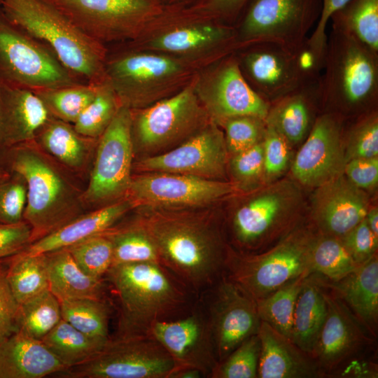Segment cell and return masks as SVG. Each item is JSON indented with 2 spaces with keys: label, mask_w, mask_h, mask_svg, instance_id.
<instances>
[{
  "label": "cell",
  "mask_w": 378,
  "mask_h": 378,
  "mask_svg": "<svg viewBox=\"0 0 378 378\" xmlns=\"http://www.w3.org/2000/svg\"><path fill=\"white\" fill-rule=\"evenodd\" d=\"M0 166L20 174L26 181L23 220L31 227V243L89 211L77 177L34 139L0 151Z\"/></svg>",
  "instance_id": "cell-1"
},
{
  "label": "cell",
  "mask_w": 378,
  "mask_h": 378,
  "mask_svg": "<svg viewBox=\"0 0 378 378\" xmlns=\"http://www.w3.org/2000/svg\"><path fill=\"white\" fill-rule=\"evenodd\" d=\"M321 10L322 0H250L234 25L237 49L258 42L298 46Z\"/></svg>",
  "instance_id": "cell-12"
},
{
  "label": "cell",
  "mask_w": 378,
  "mask_h": 378,
  "mask_svg": "<svg viewBox=\"0 0 378 378\" xmlns=\"http://www.w3.org/2000/svg\"><path fill=\"white\" fill-rule=\"evenodd\" d=\"M104 233L113 245L112 266L144 262L160 264L156 246L139 219L122 226L114 225Z\"/></svg>",
  "instance_id": "cell-36"
},
{
  "label": "cell",
  "mask_w": 378,
  "mask_h": 378,
  "mask_svg": "<svg viewBox=\"0 0 378 378\" xmlns=\"http://www.w3.org/2000/svg\"><path fill=\"white\" fill-rule=\"evenodd\" d=\"M260 354V340L253 335L219 363L210 375L213 378H256Z\"/></svg>",
  "instance_id": "cell-45"
},
{
  "label": "cell",
  "mask_w": 378,
  "mask_h": 378,
  "mask_svg": "<svg viewBox=\"0 0 378 378\" xmlns=\"http://www.w3.org/2000/svg\"><path fill=\"white\" fill-rule=\"evenodd\" d=\"M197 298V304H194L187 314L156 322L150 333L172 358L174 371L196 369L210 377L218 360L206 312Z\"/></svg>",
  "instance_id": "cell-20"
},
{
  "label": "cell",
  "mask_w": 378,
  "mask_h": 378,
  "mask_svg": "<svg viewBox=\"0 0 378 378\" xmlns=\"http://www.w3.org/2000/svg\"><path fill=\"white\" fill-rule=\"evenodd\" d=\"M134 209L127 197L88 211L54 232L29 244L20 252L23 255L46 253L66 248L109 230Z\"/></svg>",
  "instance_id": "cell-25"
},
{
  "label": "cell",
  "mask_w": 378,
  "mask_h": 378,
  "mask_svg": "<svg viewBox=\"0 0 378 378\" xmlns=\"http://www.w3.org/2000/svg\"><path fill=\"white\" fill-rule=\"evenodd\" d=\"M310 254L313 273L321 274L332 282L343 279L360 266L340 237L329 235L316 237Z\"/></svg>",
  "instance_id": "cell-41"
},
{
  "label": "cell",
  "mask_w": 378,
  "mask_h": 378,
  "mask_svg": "<svg viewBox=\"0 0 378 378\" xmlns=\"http://www.w3.org/2000/svg\"><path fill=\"white\" fill-rule=\"evenodd\" d=\"M157 211L139 220L160 264L198 298L225 274L227 255L220 234L205 218Z\"/></svg>",
  "instance_id": "cell-2"
},
{
  "label": "cell",
  "mask_w": 378,
  "mask_h": 378,
  "mask_svg": "<svg viewBox=\"0 0 378 378\" xmlns=\"http://www.w3.org/2000/svg\"><path fill=\"white\" fill-rule=\"evenodd\" d=\"M250 0H199L189 6L221 23L234 26Z\"/></svg>",
  "instance_id": "cell-51"
},
{
  "label": "cell",
  "mask_w": 378,
  "mask_h": 378,
  "mask_svg": "<svg viewBox=\"0 0 378 378\" xmlns=\"http://www.w3.org/2000/svg\"><path fill=\"white\" fill-rule=\"evenodd\" d=\"M111 85L105 79L98 84L94 99L73 124L80 134L98 139L108 127L120 106Z\"/></svg>",
  "instance_id": "cell-43"
},
{
  "label": "cell",
  "mask_w": 378,
  "mask_h": 378,
  "mask_svg": "<svg viewBox=\"0 0 378 378\" xmlns=\"http://www.w3.org/2000/svg\"><path fill=\"white\" fill-rule=\"evenodd\" d=\"M3 260L6 266L8 283L18 304L49 289L45 253H15Z\"/></svg>",
  "instance_id": "cell-35"
},
{
  "label": "cell",
  "mask_w": 378,
  "mask_h": 378,
  "mask_svg": "<svg viewBox=\"0 0 378 378\" xmlns=\"http://www.w3.org/2000/svg\"><path fill=\"white\" fill-rule=\"evenodd\" d=\"M218 126L225 130L227 150L234 155L258 143L264 135L266 123L257 117L241 115L228 118Z\"/></svg>",
  "instance_id": "cell-46"
},
{
  "label": "cell",
  "mask_w": 378,
  "mask_h": 378,
  "mask_svg": "<svg viewBox=\"0 0 378 378\" xmlns=\"http://www.w3.org/2000/svg\"><path fill=\"white\" fill-rule=\"evenodd\" d=\"M316 102H321L319 81L303 85L270 104L265 123L287 141L298 143L308 135L320 115H314Z\"/></svg>",
  "instance_id": "cell-29"
},
{
  "label": "cell",
  "mask_w": 378,
  "mask_h": 378,
  "mask_svg": "<svg viewBox=\"0 0 378 378\" xmlns=\"http://www.w3.org/2000/svg\"><path fill=\"white\" fill-rule=\"evenodd\" d=\"M319 90L321 102L333 108L332 115L341 118L342 112L370 113L365 108L374 106L378 97V53L332 27Z\"/></svg>",
  "instance_id": "cell-7"
},
{
  "label": "cell",
  "mask_w": 378,
  "mask_h": 378,
  "mask_svg": "<svg viewBox=\"0 0 378 378\" xmlns=\"http://www.w3.org/2000/svg\"><path fill=\"white\" fill-rule=\"evenodd\" d=\"M327 312L325 290L312 274L298 294L293 319L291 340L312 356Z\"/></svg>",
  "instance_id": "cell-33"
},
{
  "label": "cell",
  "mask_w": 378,
  "mask_h": 378,
  "mask_svg": "<svg viewBox=\"0 0 378 378\" xmlns=\"http://www.w3.org/2000/svg\"><path fill=\"white\" fill-rule=\"evenodd\" d=\"M323 284L333 290L354 316L374 332L378 319V260L377 254L356 270L335 282Z\"/></svg>",
  "instance_id": "cell-30"
},
{
  "label": "cell",
  "mask_w": 378,
  "mask_h": 378,
  "mask_svg": "<svg viewBox=\"0 0 378 378\" xmlns=\"http://www.w3.org/2000/svg\"><path fill=\"white\" fill-rule=\"evenodd\" d=\"M59 302L63 320L90 336L110 338V307L104 299L82 298Z\"/></svg>",
  "instance_id": "cell-42"
},
{
  "label": "cell",
  "mask_w": 378,
  "mask_h": 378,
  "mask_svg": "<svg viewBox=\"0 0 378 378\" xmlns=\"http://www.w3.org/2000/svg\"><path fill=\"white\" fill-rule=\"evenodd\" d=\"M84 34L109 46L134 41L162 9L159 0H47Z\"/></svg>",
  "instance_id": "cell-10"
},
{
  "label": "cell",
  "mask_w": 378,
  "mask_h": 378,
  "mask_svg": "<svg viewBox=\"0 0 378 378\" xmlns=\"http://www.w3.org/2000/svg\"><path fill=\"white\" fill-rule=\"evenodd\" d=\"M109 339L87 335L62 319L41 340L68 370L92 358Z\"/></svg>",
  "instance_id": "cell-34"
},
{
  "label": "cell",
  "mask_w": 378,
  "mask_h": 378,
  "mask_svg": "<svg viewBox=\"0 0 378 378\" xmlns=\"http://www.w3.org/2000/svg\"><path fill=\"white\" fill-rule=\"evenodd\" d=\"M1 0H0V15H1Z\"/></svg>",
  "instance_id": "cell-61"
},
{
  "label": "cell",
  "mask_w": 378,
  "mask_h": 378,
  "mask_svg": "<svg viewBox=\"0 0 378 378\" xmlns=\"http://www.w3.org/2000/svg\"><path fill=\"white\" fill-rule=\"evenodd\" d=\"M62 319L60 302L48 289L19 304L16 323L18 330L41 340Z\"/></svg>",
  "instance_id": "cell-40"
},
{
  "label": "cell",
  "mask_w": 378,
  "mask_h": 378,
  "mask_svg": "<svg viewBox=\"0 0 378 378\" xmlns=\"http://www.w3.org/2000/svg\"><path fill=\"white\" fill-rule=\"evenodd\" d=\"M50 118L33 91L0 85V151L34 139Z\"/></svg>",
  "instance_id": "cell-23"
},
{
  "label": "cell",
  "mask_w": 378,
  "mask_h": 378,
  "mask_svg": "<svg viewBox=\"0 0 378 378\" xmlns=\"http://www.w3.org/2000/svg\"><path fill=\"white\" fill-rule=\"evenodd\" d=\"M342 119L322 113L296 155L292 172L302 184L321 186L339 176L344 164Z\"/></svg>",
  "instance_id": "cell-21"
},
{
  "label": "cell",
  "mask_w": 378,
  "mask_h": 378,
  "mask_svg": "<svg viewBox=\"0 0 378 378\" xmlns=\"http://www.w3.org/2000/svg\"><path fill=\"white\" fill-rule=\"evenodd\" d=\"M66 370L41 340L20 330L0 343V378H43Z\"/></svg>",
  "instance_id": "cell-28"
},
{
  "label": "cell",
  "mask_w": 378,
  "mask_h": 378,
  "mask_svg": "<svg viewBox=\"0 0 378 378\" xmlns=\"http://www.w3.org/2000/svg\"><path fill=\"white\" fill-rule=\"evenodd\" d=\"M31 229L24 220L12 224L0 223V260L14 255L31 243Z\"/></svg>",
  "instance_id": "cell-54"
},
{
  "label": "cell",
  "mask_w": 378,
  "mask_h": 378,
  "mask_svg": "<svg viewBox=\"0 0 378 378\" xmlns=\"http://www.w3.org/2000/svg\"><path fill=\"white\" fill-rule=\"evenodd\" d=\"M227 148L224 134L210 122L176 147L160 154L140 158L133 163L136 173L167 172L221 181Z\"/></svg>",
  "instance_id": "cell-19"
},
{
  "label": "cell",
  "mask_w": 378,
  "mask_h": 378,
  "mask_svg": "<svg viewBox=\"0 0 378 378\" xmlns=\"http://www.w3.org/2000/svg\"><path fill=\"white\" fill-rule=\"evenodd\" d=\"M169 354L150 334L115 336L92 358L59 373L69 378H169Z\"/></svg>",
  "instance_id": "cell-15"
},
{
  "label": "cell",
  "mask_w": 378,
  "mask_h": 378,
  "mask_svg": "<svg viewBox=\"0 0 378 378\" xmlns=\"http://www.w3.org/2000/svg\"><path fill=\"white\" fill-rule=\"evenodd\" d=\"M321 187L316 220L328 235L342 238L365 218L367 199L358 187L340 176Z\"/></svg>",
  "instance_id": "cell-24"
},
{
  "label": "cell",
  "mask_w": 378,
  "mask_h": 378,
  "mask_svg": "<svg viewBox=\"0 0 378 378\" xmlns=\"http://www.w3.org/2000/svg\"><path fill=\"white\" fill-rule=\"evenodd\" d=\"M264 155L262 142L234 154L231 160L232 170L241 181L257 178L263 169Z\"/></svg>",
  "instance_id": "cell-53"
},
{
  "label": "cell",
  "mask_w": 378,
  "mask_h": 378,
  "mask_svg": "<svg viewBox=\"0 0 378 378\" xmlns=\"http://www.w3.org/2000/svg\"><path fill=\"white\" fill-rule=\"evenodd\" d=\"M45 254L49 290L59 302L82 298L104 299L103 279L86 274L66 248Z\"/></svg>",
  "instance_id": "cell-31"
},
{
  "label": "cell",
  "mask_w": 378,
  "mask_h": 378,
  "mask_svg": "<svg viewBox=\"0 0 378 378\" xmlns=\"http://www.w3.org/2000/svg\"><path fill=\"white\" fill-rule=\"evenodd\" d=\"M309 275H301L265 298L255 300L260 321L290 340L297 298L304 280Z\"/></svg>",
  "instance_id": "cell-38"
},
{
  "label": "cell",
  "mask_w": 378,
  "mask_h": 378,
  "mask_svg": "<svg viewBox=\"0 0 378 378\" xmlns=\"http://www.w3.org/2000/svg\"><path fill=\"white\" fill-rule=\"evenodd\" d=\"M19 304L6 279V266L0 260V343L18 330L17 314Z\"/></svg>",
  "instance_id": "cell-52"
},
{
  "label": "cell",
  "mask_w": 378,
  "mask_h": 378,
  "mask_svg": "<svg viewBox=\"0 0 378 378\" xmlns=\"http://www.w3.org/2000/svg\"><path fill=\"white\" fill-rule=\"evenodd\" d=\"M204 377V374L198 370L186 368L175 370L169 378H200Z\"/></svg>",
  "instance_id": "cell-57"
},
{
  "label": "cell",
  "mask_w": 378,
  "mask_h": 378,
  "mask_svg": "<svg viewBox=\"0 0 378 378\" xmlns=\"http://www.w3.org/2000/svg\"><path fill=\"white\" fill-rule=\"evenodd\" d=\"M259 378H309L319 375L314 358L301 350L290 338L268 323L260 321Z\"/></svg>",
  "instance_id": "cell-27"
},
{
  "label": "cell",
  "mask_w": 378,
  "mask_h": 378,
  "mask_svg": "<svg viewBox=\"0 0 378 378\" xmlns=\"http://www.w3.org/2000/svg\"><path fill=\"white\" fill-rule=\"evenodd\" d=\"M235 191L222 181L167 172L132 175L126 197L134 208L158 210L193 209L207 206Z\"/></svg>",
  "instance_id": "cell-17"
},
{
  "label": "cell",
  "mask_w": 378,
  "mask_h": 378,
  "mask_svg": "<svg viewBox=\"0 0 378 378\" xmlns=\"http://www.w3.org/2000/svg\"><path fill=\"white\" fill-rule=\"evenodd\" d=\"M342 30L378 53V0H349L330 18Z\"/></svg>",
  "instance_id": "cell-37"
},
{
  "label": "cell",
  "mask_w": 378,
  "mask_h": 378,
  "mask_svg": "<svg viewBox=\"0 0 378 378\" xmlns=\"http://www.w3.org/2000/svg\"><path fill=\"white\" fill-rule=\"evenodd\" d=\"M97 87L98 84L80 83L33 92L41 99L50 116L74 124L94 99Z\"/></svg>",
  "instance_id": "cell-39"
},
{
  "label": "cell",
  "mask_w": 378,
  "mask_h": 378,
  "mask_svg": "<svg viewBox=\"0 0 378 378\" xmlns=\"http://www.w3.org/2000/svg\"><path fill=\"white\" fill-rule=\"evenodd\" d=\"M341 239L358 265H363L376 254L378 237L370 230L365 218Z\"/></svg>",
  "instance_id": "cell-49"
},
{
  "label": "cell",
  "mask_w": 378,
  "mask_h": 378,
  "mask_svg": "<svg viewBox=\"0 0 378 378\" xmlns=\"http://www.w3.org/2000/svg\"><path fill=\"white\" fill-rule=\"evenodd\" d=\"M315 238L297 232L266 253L227 255L225 274L255 300L265 298L301 275L314 274L310 253Z\"/></svg>",
  "instance_id": "cell-11"
},
{
  "label": "cell",
  "mask_w": 378,
  "mask_h": 378,
  "mask_svg": "<svg viewBox=\"0 0 378 378\" xmlns=\"http://www.w3.org/2000/svg\"><path fill=\"white\" fill-rule=\"evenodd\" d=\"M325 295L326 316L312 357L320 370H330L352 355L365 337L346 304L335 293Z\"/></svg>",
  "instance_id": "cell-22"
},
{
  "label": "cell",
  "mask_w": 378,
  "mask_h": 378,
  "mask_svg": "<svg viewBox=\"0 0 378 378\" xmlns=\"http://www.w3.org/2000/svg\"><path fill=\"white\" fill-rule=\"evenodd\" d=\"M27 188L24 178L16 172L0 180V223L12 224L23 220Z\"/></svg>",
  "instance_id": "cell-47"
},
{
  "label": "cell",
  "mask_w": 378,
  "mask_h": 378,
  "mask_svg": "<svg viewBox=\"0 0 378 378\" xmlns=\"http://www.w3.org/2000/svg\"><path fill=\"white\" fill-rule=\"evenodd\" d=\"M282 211V200L274 193L258 196L235 212L232 230L243 246H258L277 230Z\"/></svg>",
  "instance_id": "cell-32"
},
{
  "label": "cell",
  "mask_w": 378,
  "mask_h": 378,
  "mask_svg": "<svg viewBox=\"0 0 378 378\" xmlns=\"http://www.w3.org/2000/svg\"><path fill=\"white\" fill-rule=\"evenodd\" d=\"M126 43L181 58L200 71L237 49L234 26L179 4L164 5L139 37Z\"/></svg>",
  "instance_id": "cell-6"
},
{
  "label": "cell",
  "mask_w": 378,
  "mask_h": 378,
  "mask_svg": "<svg viewBox=\"0 0 378 378\" xmlns=\"http://www.w3.org/2000/svg\"><path fill=\"white\" fill-rule=\"evenodd\" d=\"M349 158L378 155V117L375 111L363 115L349 132Z\"/></svg>",
  "instance_id": "cell-48"
},
{
  "label": "cell",
  "mask_w": 378,
  "mask_h": 378,
  "mask_svg": "<svg viewBox=\"0 0 378 378\" xmlns=\"http://www.w3.org/2000/svg\"><path fill=\"white\" fill-rule=\"evenodd\" d=\"M344 170L349 181L358 188H369L377 183V157L350 159Z\"/></svg>",
  "instance_id": "cell-55"
},
{
  "label": "cell",
  "mask_w": 378,
  "mask_h": 378,
  "mask_svg": "<svg viewBox=\"0 0 378 378\" xmlns=\"http://www.w3.org/2000/svg\"><path fill=\"white\" fill-rule=\"evenodd\" d=\"M132 111L123 106L98 138L83 200L89 210L123 199L127 193L134 163Z\"/></svg>",
  "instance_id": "cell-13"
},
{
  "label": "cell",
  "mask_w": 378,
  "mask_h": 378,
  "mask_svg": "<svg viewBox=\"0 0 378 378\" xmlns=\"http://www.w3.org/2000/svg\"><path fill=\"white\" fill-rule=\"evenodd\" d=\"M164 5L179 4L190 6L199 0H159Z\"/></svg>",
  "instance_id": "cell-59"
},
{
  "label": "cell",
  "mask_w": 378,
  "mask_h": 378,
  "mask_svg": "<svg viewBox=\"0 0 378 378\" xmlns=\"http://www.w3.org/2000/svg\"><path fill=\"white\" fill-rule=\"evenodd\" d=\"M201 300L209 321L218 364L241 342L258 332L256 300L225 274Z\"/></svg>",
  "instance_id": "cell-18"
},
{
  "label": "cell",
  "mask_w": 378,
  "mask_h": 378,
  "mask_svg": "<svg viewBox=\"0 0 378 378\" xmlns=\"http://www.w3.org/2000/svg\"><path fill=\"white\" fill-rule=\"evenodd\" d=\"M9 174V172L5 170L0 166V180L6 177Z\"/></svg>",
  "instance_id": "cell-60"
},
{
  "label": "cell",
  "mask_w": 378,
  "mask_h": 378,
  "mask_svg": "<svg viewBox=\"0 0 378 378\" xmlns=\"http://www.w3.org/2000/svg\"><path fill=\"white\" fill-rule=\"evenodd\" d=\"M263 138V169L268 175L278 174L288 164L287 141L275 128L267 124Z\"/></svg>",
  "instance_id": "cell-50"
},
{
  "label": "cell",
  "mask_w": 378,
  "mask_h": 378,
  "mask_svg": "<svg viewBox=\"0 0 378 378\" xmlns=\"http://www.w3.org/2000/svg\"><path fill=\"white\" fill-rule=\"evenodd\" d=\"M366 222L373 234L378 237V211L377 208L368 210L365 216Z\"/></svg>",
  "instance_id": "cell-58"
},
{
  "label": "cell",
  "mask_w": 378,
  "mask_h": 378,
  "mask_svg": "<svg viewBox=\"0 0 378 378\" xmlns=\"http://www.w3.org/2000/svg\"><path fill=\"white\" fill-rule=\"evenodd\" d=\"M306 39L293 47L258 42L234 51L246 80L268 104L319 81V61Z\"/></svg>",
  "instance_id": "cell-8"
},
{
  "label": "cell",
  "mask_w": 378,
  "mask_h": 378,
  "mask_svg": "<svg viewBox=\"0 0 378 378\" xmlns=\"http://www.w3.org/2000/svg\"><path fill=\"white\" fill-rule=\"evenodd\" d=\"M349 0H322V10L314 31L309 36L310 44L321 52H326L328 35L326 27L333 13L341 8Z\"/></svg>",
  "instance_id": "cell-56"
},
{
  "label": "cell",
  "mask_w": 378,
  "mask_h": 378,
  "mask_svg": "<svg viewBox=\"0 0 378 378\" xmlns=\"http://www.w3.org/2000/svg\"><path fill=\"white\" fill-rule=\"evenodd\" d=\"M34 140L77 178H88L98 139L83 136L75 130L73 124L50 116Z\"/></svg>",
  "instance_id": "cell-26"
},
{
  "label": "cell",
  "mask_w": 378,
  "mask_h": 378,
  "mask_svg": "<svg viewBox=\"0 0 378 378\" xmlns=\"http://www.w3.org/2000/svg\"><path fill=\"white\" fill-rule=\"evenodd\" d=\"M84 83L0 15V85L35 91Z\"/></svg>",
  "instance_id": "cell-14"
},
{
  "label": "cell",
  "mask_w": 378,
  "mask_h": 378,
  "mask_svg": "<svg viewBox=\"0 0 378 378\" xmlns=\"http://www.w3.org/2000/svg\"><path fill=\"white\" fill-rule=\"evenodd\" d=\"M131 111L134 154L141 158L176 147L211 122L195 93L193 79L174 95Z\"/></svg>",
  "instance_id": "cell-9"
},
{
  "label": "cell",
  "mask_w": 378,
  "mask_h": 378,
  "mask_svg": "<svg viewBox=\"0 0 378 378\" xmlns=\"http://www.w3.org/2000/svg\"><path fill=\"white\" fill-rule=\"evenodd\" d=\"M64 248L86 274L93 277L103 279L112 266L113 245L104 232Z\"/></svg>",
  "instance_id": "cell-44"
},
{
  "label": "cell",
  "mask_w": 378,
  "mask_h": 378,
  "mask_svg": "<svg viewBox=\"0 0 378 378\" xmlns=\"http://www.w3.org/2000/svg\"><path fill=\"white\" fill-rule=\"evenodd\" d=\"M105 276L118 302L115 336L148 334L156 322L182 317L193 306L195 295L160 263L113 265Z\"/></svg>",
  "instance_id": "cell-3"
},
{
  "label": "cell",
  "mask_w": 378,
  "mask_h": 378,
  "mask_svg": "<svg viewBox=\"0 0 378 378\" xmlns=\"http://www.w3.org/2000/svg\"><path fill=\"white\" fill-rule=\"evenodd\" d=\"M104 70L120 105L130 110L174 95L200 71L186 60L126 43L106 47Z\"/></svg>",
  "instance_id": "cell-5"
},
{
  "label": "cell",
  "mask_w": 378,
  "mask_h": 378,
  "mask_svg": "<svg viewBox=\"0 0 378 378\" xmlns=\"http://www.w3.org/2000/svg\"><path fill=\"white\" fill-rule=\"evenodd\" d=\"M193 84L211 121L218 125L236 116L267 117L269 104L247 83L234 52L198 71Z\"/></svg>",
  "instance_id": "cell-16"
},
{
  "label": "cell",
  "mask_w": 378,
  "mask_h": 378,
  "mask_svg": "<svg viewBox=\"0 0 378 378\" xmlns=\"http://www.w3.org/2000/svg\"><path fill=\"white\" fill-rule=\"evenodd\" d=\"M1 13L83 83L99 84L105 79L106 47L88 37L47 0H1Z\"/></svg>",
  "instance_id": "cell-4"
}]
</instances>
